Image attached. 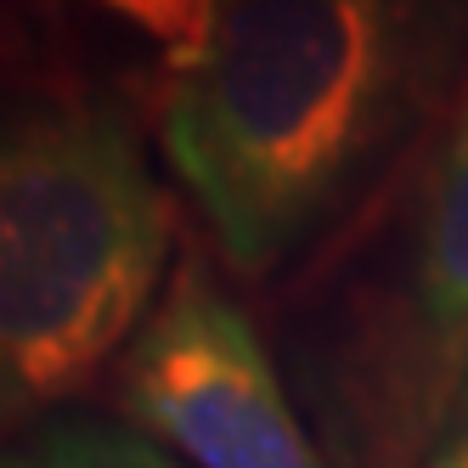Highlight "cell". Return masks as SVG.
<instances>
[{"label": "cell", "instance_id": "5b68a950", "mask_svg": "<svg viewBox=\"0 0 468 468\" xmlns=\"http://www.w3.org/2000/svg\"><path fill=\"white\" fill-rule=\"evenodd\" d=\"M0 468H186V463L147 441L142 429L102 418H62L0 446Z\"/></svg>", "mask_w": 468, "mask_h": 468}, {"label": "cell", "instance_id": "7a4b0ae2", "mask_svg": "<svg viewBox=\"0 0 468 468\" xmlns=\"http://www.w3.org/2000/svg\"><path fill=\"white\" fill-rule=\"evenodd\" d=\"M170 260V204L108 113L0 119V423L130 350Z\"/></svg>", "mask_w": 468, "mask_h": 468}, {"label": "cell", "instance_id": "ba28073f", "mask_svg": "<svg viewBox=\"0 0 468 468\" xmlns=\"http://www.w3.org/2000/svg\"><path fill=\"white\" fill-rule=\"evenodd\" d=\"M463 12H468V0H463Z\"/></svg>", "mask_w": 468, "mask_h": 468}, {"label": "cell", "instance_id": "3957f363", "mask_svg": "<svg viewBox=\"0 0 468 468\" xmlns=\"http://www.w3.org/2000/svg\"><path fill=\"white\" fill-rule=\"evenodd\" d=\"M316 407L339 468H457L468 452V108L423 164L400 243L327 322Z\"/></svg>", "mask_w": 468, "mask_h": 468}, {"label": "cell", "instance_id": "52a82bcc", "mask_svg": "<svg viewBox=\"0 0 468 468\" xmlns=\"http://www.w3.org/2000/svg\"><path fill=\"white\" fill-rule=\"evenodd\" d=\"M457 468H468V452H463V463H457Z\"/></svg>", "mask_w": 468, "mask_h": 468}, {"label": "cell", "instance_id": "6da1fadb", "mask_svg": "<svg viewBox=\"0 0 468 468\" xmlns=\"http://www.w3.org/2000/svg\"><path fill=\"white\" fill-rule=\"evenodd\" d=\"M423 74V0H231L176 57L164 158L238 271H271L350 197Z\"/></svg>", "mask_w": 468, "mask_h": 468}, {"label": "cell", "instance_id": "8992f818", "mask_svg": "<svg viewBox=\"0 0 468 468\" xmlns=\"http://www.w3.org/2000/svg\"><path fill=\"white\" fill-rule=\"evenodd\" d=\"M102 6L113 17H124L130 28H142L147 40H158L176 62L209 35V23L231 6V0H102Z\"/></svg>", "mask_w": 468, "mask_h": 468}, {"label": "cell", "instance_id": "277c9868", "mask_svg": "<svg viewBox=\"0 0 468 468\" xmlns=\"http://www.w3.org/2000/svg\"><path fill=\"white\" fill-rule=\"evenodd\" d=\"M119 407L186 468H333L254 322L186 254L119 361Z\"/></svg>", "mask_w": 468, "mask_h": 468}]
</instances>
